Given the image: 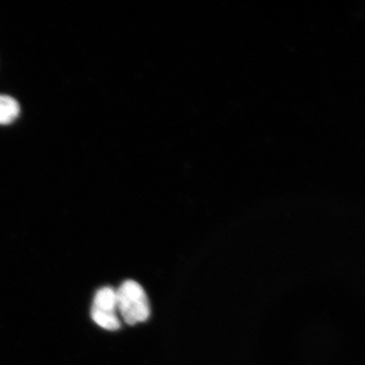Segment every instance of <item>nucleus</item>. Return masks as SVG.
Listing matches in <instances>:
<instances>
[{
	"label": "nucleus",
	"mask_w": 365,
	"mask_h": 365,
	"mask_svg": "<svg viewBox=\"0 0 365 365\" xmlns=\"http://www.w3.org/2000/svg\"><path fill=\"white\" fill-rule=\"evenodd\" d=\"M117 311L116 290L110 287L98 290L91 307L93 322L106 330H118L121 327V322L118 318Z\"/></svg>",
	"instance_id": "2"
},
{
	"label": "nucleus",
	"mask_w": 365,
	"mask_h": 365,
	"mask_svg": "<svg viewBox=\"0 0 365 365\" xmlns=\"http://www.w3.org/2000/svg\"><path fill=\"white\" fill-rule=\"evenodd\" d=\"M117 294V309L128 325L143 323L150 318V307L143 287L133 280L122 283Z\"/></svg>",
	"instance_id": "1"
},
{
	"label": "nucleus",
	"mask_w": 365,
	"mask_h": 365,
	"mask_svg": "<svg viewBox=\"0 0 365 365\" xmlns=\"http://www.w3.org/2000/svg\"><path fill=\"white\" fill-rule=\"evenodd\" d=\"M20 115V105L14 98L0 95V125L14 122Z\"/></svg>",
	"instance_id": "3"
}]
</instances>
